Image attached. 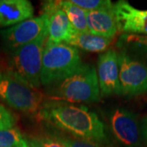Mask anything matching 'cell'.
I'll list each match as a JSON object with an SVG mask.
<instances>
[{
  "label": "cell",
  "mask_w": 147,
  "mask_h": 147,
  "mask_svg": "<svg viewBox=\"0 0 147 147\" xmlns=\"http://www.w3.org/2000/svg\"><path fill=\"white\" fill-rule=\"evenodd\" d=\"M38 117L55 130L70 137L105 146L109 143L104 123L84 105L46 100Z\"/></svg>",
  "instance_id": "cell-1"
},
{
  "label": "cell",
  "mask_w": 147,
  "mask_h": 147,
  "mask_svg": "<svg viewBox=\"0 0 147 147\" xmlns=\"http://www.w3.org/2000/svg\"><path fill=\"white\" fill-rule=\"evenodd\" d=\"M51 100L69 102H98L100 99L96 69L93 65L84 64L75 73L47 88Z\"/></svg>",
  "instance_id": "cell-2"
},
{
  "label": "cell",
  "mask_w": 147,
  "mask_h": 147,
  "mask_svg": "<svg viewBox=\"0 0 147 147\" xmlns=\"http://www.w3.org/2000/svg\"><path fill=\"white\" fill-rule=\"evenodd\" d=\"M83 65L76 47L47 39L42 55L41 84L47 88L57 84L75 73Z\"/></svg>",
  "instance_id": "cell-3"
},
{
  "label": "cell",
  "mask_w": 147,
  "mask_h": 147,
  "mask_svg": "<svg viewBox=\"0 0 147 147\" xmlns=\"http://www.w3.org/2000/svg\"><path fill=\"white\" fill-rule=\"evenodd\" d=\"M47 34L26 44L9 53L7 72L26 83L33 88L41 87L42 55Z\"/></svg>",
  "instance_id": "cell-4"
},
{
  "label": "cell",
  "mask_w": 147,
  "mask_h": 147,
  "mask_svg": "<svg viewBox=\"0 0 147 147\" xmlns=\"http://www.w3.org/2000/svg\"><path fill=\"white\" fill-rule=\"evenodd\" d=\"M0 98L11 108L27 115L38 114L45 95L4 71L0 74Z\"/></svg>",
  "instance_id": "cell-5"
},
{
  "label": "cell",
  "mask_w": 147,
  "mask_h": 147,
  "mask_svg": "<svg viewBox=\"0 0 147 147\" xmlns=\"http://www.w3.org/2000/svg\"><path fill=\"white\" fill-rule=\"evenodd\" d=\"M121 95L135 96L147 92V65L131 57L125 50L119 53Z\"/></svg>",
  "instance_id": "cell-6"
},
{
  "label": "cell",
  "mask_w": 147,
  "mask_h": 147,
  "mask_svg": "<svg viewBox=\"0 0 147 147\" xmlns=\"http://www.w3.org/2000/svg\"><path fill=\"white\" fill-rule=\"evenodd\" d=\"M113 137L124 147L141 146V126L137 115L123 107L114 108L107 115Z\"/></svg>",
  "instance_id": "cell-7"
},
{
  "label": "cell",
  "mask_w": 147,
  "mask_h": 147,
  "mask_svg": "<svg viewBox=\"0 0 147 147\" xmlns=\"http://www.w3.org/2000/svg\"><path fill=\"white\" fill-rule=\"evenodd\" d=\"M45 34H47V19L42 14L6 30H0L3 44L9 53Z\"/></svg>",
  "instance_id": "cell-8"
},
{
  "label": "cell",
  "mask_w": 147,
  "mask_h": 147,
  "mask_svg": "<svg viewBox=\"0 0 147 147\" xmlns=\"http://www.w3.org/2000/svg\"><path fill=\"white\" fill-rule=\"evenodd\" d=\"M96 73L100 96L121 95L119 53L116 50L109 49L100 54Z\"/></svg>",
  "instance_id": "cell-9"
},
{
  "label": "cell",
  "mask_w": 147,
  "mask_h": 147,
  "mask_svg": "<svg viewBox=\"0 0 147 147\" xmlns=\"http://www.w3.org/2000/svg\"><path fill=\"white\" fill-rule=\"evenodd\" d=\"M41 14L47 19V39L53 42H66L75 30L65 13L58 6V1L42 2Z\"/></svg>",
  "instance_id": "cell-10"
},
{
  "label": "cell",
  "mask_w": 147,
  "mask_h": 147,
  "mask_svg": "<svg viewBox=\"0 0 147 147\" xmlns=\"http://www.w3.org/2000/svg\"><path fill=\"white\" fill-rule=\"evenodd\" d=\"M113 10L119 32L131 34H147V10L135 8L124 0L114 3Z\"/></svg>",
  "instance_id": "cell-11"
},
{
  "label": "cell",
  "mask_w": 147,
  "mask_h": 147,
  "mask_svg": "<svg viewBox=\"0 0 147 147\" xmlns=\"http://www.w3.org/2000/svg\"><path fill=\"white\" fill-rule=\"evenodd\" d=\"M34 9L28 0H0V27L16 26L34 16Z\"/></svg>",
  "instance_id": "cell-12"
},
{
  "label": "cell",
  "mask_w": 147,
  "mask_h": 147,
  "mask_svg": "<svg viewBox=\"0 0 147 147\" xmlns=\"http://www.w3.org/2000/svg\"><path fill=\"white\" fill-rule=\"evenodd\" d=\"M88 32L99 35L114 38L119 32L118 24L113 7L111 9L86 11Z\"/></svg>",
  "instance_id": "cell-13"
},
{
  "label": "cell",
  "mask_w": 147,
  "mask_h": 147,
  "mask_svg": "<svg viewBox=\"0 0 147 147\" xmlns=\"http://www.w3.org/2000/svg\"><path fill=\"white\" fill-rule=\"evenodd\" d=\"M114 38L92 34L89 32H75L67 44L90 53H105L110 47Z\"/></svg>",
  "instance_id": "cell-14"
},
{
  "label": "cell",
  "mask_w": 147,
  "mask_h": 147,
  "mask_svg": "<svg viewBox=\"0 0 147 147\" xmlns=\"http://www.w3.org/2000/svg\"><path fill=\"white\" fill-rule=\"evenodd\" d=\"M58 6L65 13L74 30L76 32H88L87 13L80 7L74 5L70 0H59Z\"/></svg>",
  "instance_id": "cell-15"
},
{
  "label": "cell",
  "mask_w": 147,
  "mask_h": 147,
  "mask_svg": "<svg viewBox=\"0 0 147 147\" xmlns=\"http://www.w3.org/2000/svg\"><path fill=\"white\" fill-rule=\"evenodd\" d=\"M117 46L127 53H135L147 60V34H123L118 40Z\"/></svg>",
  "instance_id": "cell-16"
},
{
  "label": "cell",
  "mask_w": 147,
  "mask_h": 147,
  "mask_svg": "<svg viewBox=\"0 0 147 147\" xmlns=\"http://www.w3.org/2000/svg\"><path fill=\"white\" fill-rule=\"evenodd\" d=\"M28 145L29 142L18 127L0 130V147H24Z\"/></svg>",
  "instance_id": "cell-17"
},
{
  "label": "cell",
  "mask_w": 147,
  "mask_h": 147,
  "mask_svg": "<svg viewBox=\"0 0 147 147\" xmlns=\"http://www.w3.org/2000/svg\"><path fill=\"white\" fill-rule=\"evenodd\" d=\"M74 5L85 11L111 9L114 3L110 0H70Z\"/></svg>",
  "instance_id": "cell-18"
},
{
  "label": "cell",
  "mask_w": 147,
  "mask_h": 147,
  "mask_svg": "<svg viewBox=\"0 0 147 147\" xmlns=\"http://www.w3.org/2000/svg\"><path fill=\"white\" fill-rule=\"evenodd\" d=\"M51 133L61 142L65 147H105L99 146V145L92 143V142L74 138V137L68 136L66 134H64L62 132H60L57 130H54Z\"/></svg>",
  "instance_id": "cell-19"
},
{
  "label": "cell",
  "mask_w": 147,
  "mask_h": 147,
  "mask_svg": "<svg viewBox=\"0 0 147 147\" xmlns=\"http://www.w3.org/2000/svg\"><path fill=\"white\" fill-rule=\"evenodd\" d=\"M28 142L30 147H65L51 132L47 135L32 137Z\"/></svg>",
  "instance_id": "cell-20"
},
{
  "label": "cell",
  "mask_w": 147,
  "mask_h": 147,
  "mask_svg": "<svg viewBox=\"0 0 147 147\" xmlns=\"http://www.w3.org/2000/svg\"><path fill=\"white\" fill-rule=\"evenodd\" d=\"M16 122L15 116L3 105H0V130L13 127Z\"/></svg>",
  "instance_id": "cell-21"
},
{
  "label": "cell",
  "mask_w": 147,
  "mask_h": 147,
  "mask_svg": "<svg viewBox=\"0 0 147 147\" xmlns=\"http://www.w3.org/2000/svg\"><path fill=\"white\" fill-rule=\"evenodd\" d=\"M141 131H142V137L147 143V117L142 119V125H141Z\"/></svg>",
  "instance_id": "cell-22"
},
{
  "label": "cell",
  "mask_w": 147,
  "mask_h": 147,
  "mask_svg": "<svg viewBox=\"0 0 147 147\" xmlns=\"http://www.w3.org/2000/svg\"><path fill=\"white\" fill-rule=\"evenodd\" d=\"M3 72H4V71H3V70H2V65H1V60H0V74L3 73Z\"/></svg>",
  "instance_id": "cell-23"
},
{
  "label": "cell",
  "mask_w": 147,
  "mask_h": 147,
  "mask_svg": "<svg viewBox=\"0 0 147 147\" xmlns=\"http://www.w3.org/2000/svg\"><path fill=\"white\" fill-rule=\"evenodd\" d=\"M24 147H30V145H28V146H24Z\"/></svg>",
  "instance_id": "cell-24"
}]
</instances>
